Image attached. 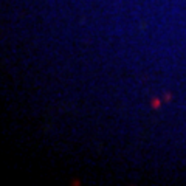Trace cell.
I'll return each mask as SVG.
<instances>
[{
    "mask_svg": "<svg viewBox=\"0 0 186 186\" xmlns=\"http://www.w3.org/2000/svg\"><path fill=\"white\" fill-rule=\"evenodd\" d=\"M152 107H154V109H158V107H160V101L154 99V101H152Z\"/></svg>",
    "mask_w": 186,
    "mask_h": 186,
    "instance_id": "obj_1",
    "label": "cell"
}]
</instances>
